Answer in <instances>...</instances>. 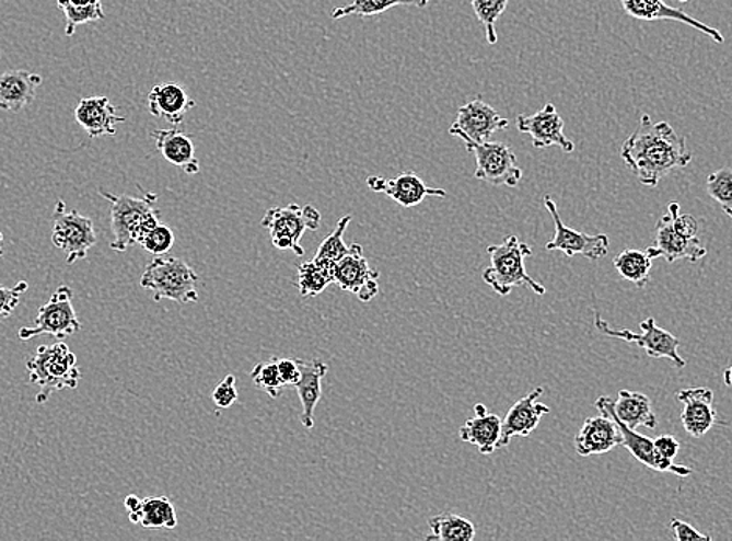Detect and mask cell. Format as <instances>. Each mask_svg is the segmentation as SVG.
I'll list each match as a JSON object with an SVG mask.
<instances>
[{
	"label": "cell",
	"instance_id": "cell-1",
	"mask_svg": "<svg viewBox=\"0 0 732 541\" xmlns=\"http://www.w3.org/2000/svg\"><path fill=\"white\" fill-rule=\"evenodd\" d=\"M620 157L639 182L650 187L658 186L672 171L692 163L686 138L669 123L654 124L649 114H642L635 134L621 146Z\"/></svg>",
	"mask_w": 732,
	"mask_h": 541
},
{
	"label": "cell",
	"instance_id": "cell-2",
	"mask_svg": "<svg viewBox=\"0 0 732 541\" xmlns=\"http://www.w3.org/2000/svg\"><path fill=\"white\" fill-rule=\"evenodd\" d=\"M101 195L112 204L113 241L109 246L114 252L124 253L132 245H141L143 239L161 223V211L154 206L158 202L156 194L146 193L143 197H130L101 189Z\"/></svg>",
	"mask_w": 732,
	"mask_h": 541
},
{
	"label": "cell",
	"instance_id": "cell-3",
	"mask_svg": "<svg viewBox=\"0 0 732 541\" xmlns=\"http://www.w3.org/2000/svg\"><path fill=\"white\" fill-rule=\"evenodd\" d=\"M27 371L28 382L39 388L35 399L38 404H46L54 393L65 389L75 390L82 379L75 353L65 341L38 347L27 360Z\"/></svg>",
	"mask_w": 732,
	"mask_h": 541
},
{
	"label": "cell",
	"instance_id": "cell-4",
	"mask_svg": "<svg viewBox=\"0 0 732 541\" xmlns=\"http://www.w3.org/2000/svg\"><path fill=\"white\" fill-rule=\"evenodd\" d=\"M491 266L484 272V281L499 296H510L514 287L525 286L536 296H544L546 287L539 285L525 270V260L532 256V249L519 241L518 235H509L502 244L488 246Z\"/></svg>",
	"mask_w": 732,
	"mask_h": 541
},
{
	"label": "cell",
	"instance_id": "cell-5",
	"mask_svg": "<svg viewBox=\"0 0 732 541\" xmlns=\"http://www.w3.org/2000/svg\"><path fill=\"white\" fill-rule=\"evenodd\" d=\"M200 278L178 257L154 256L141 276V287L153 293L154 301L172 300L179 304L197 303Z\"/></svg>",
	"mask_w": 732,
	"mask_h": 541
},
{
	"label": "cell",
	"instance_id": "cell-6",
	"mask_svg": "<svg viewBox=\"0 0 732 541\" xmlns=\"http://www.w3.org/2000/svg\"><path fill=\"white\" fill-rule=\"evenodd\" d=\"M260 226L270 233L275 249L303 256L301 238L307 230H318L322 226V212L312 205L275 206L265 212Z\"/></svg>",
	"mask_w": 732,
	"mask_h": 541
},
{
	"label": "cell",
	"instance_id": "cell-7",
	"mask_svg": "<svg viewBox=\"0 0 732 541\" xmlns=\"http://www.w3.org/2000/svg\"><path fill=\"white\" fill-rule=\"evenodd\" d=\"M71 287H58L50 300L39 308L36 325L21 327L18 334L21 341L27 342L38 336H51L57 341H65L72 334L79 333L82 323L73 309Z\"/></svg>",
	"mask_w": 732,
	"mask_h": 541
},
{
	"label": "cell",
	"instance_id": "cell-8",
	"mask_svg": "<svg viewBox=\"0 0 732 541\" xmlns=\"http://www.w3.org/2000/svg\"><path fill=\"white\" fill-rule=\"evenodd\" d=\"M51 242L65 253L66 263L72 266L88 256V252L97 242V234L90 217L80 215L77 209L68 211L65 202L58 200L54 212Z\"/></svg>",
	"mask_w": 732,
	"mask_h": 541
},
{
	"label": "cell",
	"instance_id": "cell-9",
	"mask_svg": "<svg viewBox=\"0 0 732 541\" xmlns=\"http://www.w3.org/2000/svg\"><path fill=\"white\" fill-rule=\"evenodd\" d=\"M594 326L605 336L621 338L628 344L638 345L647 356L654 359H671L675 367H686V360L679 355V338L673 336L669 331L662 330L657 325L653 316L643 320L641 323V333H631L625 327H611L608 322L602 319V315L595 314Z\"/></svg>",
	"mask_w": 732,
	"mask_h": 541
},
{
	"label": "cell",
	"instance_id": "cell-10",
	"mask_svg": "<svg viewBox=\"0 0 732 541\" xmlns=\"http://www.w3.org/2000/svg\"><path fill=\"white\" fill-rule=\"evenodd\" d=\"M466 149L476 158V176L492 186H518L522 180L516 153L502 142L465 143Z\"/></svg>",
	"mask_w": 732,
	"mask_h": 541
},
{
	"label": "cell",
	"instance_id": "cell-11",
	"mask_svg": "<svg viewBox=\"0 0 732 541\" xmlns=\"http://www.w3.org/2000/svg\"><path fill=\"white\" fill-rule=\"evenodd\" d=\"M676 202L669 205L667 215L658 220L657 233H654V244L646 250L651 260L654 257H664L667 263H675L678 260H687L690 263H698L706 255L708 250L701 245L698 238H686L679 233L675 227Z\"/></svg>",
	"mask_w": 732,
	"mask_h": 541
},
{
	"label": "cell",
	"instance_id": "cell-12",
	"mask_svg": "<svg viewBox=\"0 0 732 541\" xmlns=\"http://www.w3.org/2000/svg\"><path fill=\"white\" fill-rule=\"evenodd\" d=\"M509 119L500 116L491 105L481 97L466 102L460 106L457 119L449 128V134L458 136L465 143H484L498 131L509 128Z\"/></svg>",
	"mask_w": 732,
	"mask_h": 541
},
{
	"label": "cell",
	"instance_id": "cell-13",
	"mask_svg": "<svg viewBox=\"0 0 732 541\" xmlns=\"http://www.w3.org/2000/svg\"><path fill=\"white\" fill-rule=\"evenodd\" d=\"M595 407L601 414L609 415L611 418L616 422L617 428H619L621 434V444L620 447L627 448L631 452L632 458L639 460L643 465L649 467L651 470L661 471V473H673L679 477L692 476L690 469L687 467L678 465V463L673 462V460L661 458L654 450L653 439L650 437L642 436L638 430L630 429L628 426H625L619 418L614 414V401L609 396H601L595 401Z\"/></svg>",
	"mask_w": 732,
	"mask_h": 541
},
{
	"label": "cell",
	"instance_id": "cell-14",
	"mask_svg": "<svg viewBox=\"0 0 732 541\" xmlns=\"http://www.w3.org/2000/svg\"><path fill=\"white\" fill-rule=\"evenodd\" d=\"M544 205H546L547 211L550 212L555 223V235L547 242L546 250H549V252L558 250L568 257L583 256L592 261L606 256L609 250L608 235L580 233L573 228L566 227L560 212H558L557 204L551 200L550 195L544 197Z\"/></svg>",
	"mask_w": 732,
	"mask_h": 541
},
{
	"label": "cell",
	"instance_id": "cell-15",
	"mask_svg": "<svg viewBox=\"0 0 732 541\" xmlns=\"http://www.w3.org/2000/svg\"><path fill=\"white\" fill-rule=\"evenodd\" d=\"M379 276L381 274L370 267L360 244L349 246V252L334 264V283L363 303H370L377 296Z\"/></svg>",
	"mask_w": 732,
	"mask_h": 541
},
{
	"label": "cell",
	"instance_id": "cell-16",
	"mask_svg": "<svg viewBox=\"0 0 732 541\" xmlns=\"http://www.w3.org/2000/svg\"><path fill=\"white\" fill-rule=\"evenodd\" d=\"M518 131L528 135L535 149H547V147L558 146L565 153H572L576 146L565 135V120L551 103L544 105L538 113L521 114L516 119Z\"/></svg>",
	"mask_w": 732,
	"mask_h": 541
},
{
	"label": "cell",
	"instance_id": "cell-17",
	"mask_svg": "<svg viewBox=\"0 0 732 541\" xmlns=\"http://www.w3.org/2000/svg\"><path fill=\"white\" fill-rule=\"evenodd\" d=\"M368 187L374 193H382L395 200L403 208H414L428 197L446 198L448 193L440 187H430L421 176L414 172H404L395 179L371 175L367 179Z\"/></svg>",
	"mask_w": 732,
	"mask_h": 541
},
{
	"label": "cell",
	"instance_id": "cell-18",
	"mask_svg": "<svg viewBox=\"0 0 732 541\" xmlns=\"http://www.w3.org/2000/svg\"><path fill=\"white\" fill-rule=\"evenodd\" d=\"M543 393V388H536L511 406L509 414L502 419L499 448L509 447L513 437H528L538 428L541 418L550 414V407L538 401Z\"/></svg>",
	"mask_w": 732,
	"mask_h": 541
},
{
	"label": "cell",
	"instance_id": "cell-19",
	"mask_svg": "<svg viewBox=\"0 0 732 541\" xmlns=\"http://www.w3.org/2000/svg\"><path fill=\"white\" fill-rule=\"evenodd\" d=\"M676 400L683 404L682 423L684 430L694 439L706 436L716 425L717 415L713 406V392L706 388L679 390Z\"/></svg>",
	"mask_w": 732,
	"mask_h": 541
},
{
	"label": "cell",
	"instance_id": "cell-20",
	"mask_svg": "<svg viewBox=\"0 0 732 541\" xmlns=\"http://www.w3.org/2000/svg\"><path fill=\"white\" fill-rule=\"evenodd\" d=\"M620 3L625 13H627L628 16L635 18V20L683 22V24L694 27L695 31L705 33V35H708L713 42L719 44L724 43L722 33L717 31V28L702 24V22L695 20V18H692L690 14H687L686 11H683L682 9H673V7H669L664 0H620Z\"/></svg>",
	"mask_w": 732,
	"mask_h": 541
},
{
	"label": "cell",
	"instance_id": "cell-21",
	"mask_svg": "<svg viewBox=\"0 0 732 541\" xmlns=\"http://www.w3.org/2000/svg\"><path fill=\"white\" fill-rule=\"evenodd\" d=\"M621 444V434L609 415L601 414L583 423L576 437V450L581 458L606 454Z\"/></svg>",
	"mask_w": 732,
	"mask_h": 541
},
{
	"label": "cell",
	"instance_id": "cell-22",
	"mask_svg": "<svg viewBox=\"0 0 732 541\" xmlns=\"http://www.w3.org/2000/svg\"><path fill=\"white\" fill-rule=\"evenodd\" d=\"M75 120L91 138L116 135L117 125L125 123V117L117 114L116 106L105 95H94L80 101L75 108Z\"/></svg>",
	"mask_w": 732,
	"mask_h": 541
},
{
	"label": "cell",
	"instance_id": "cell-23",
	"mask_svg": "<svg viewBox=\"0 0 732 541\" xmlns=\"http://www.w3.org/2000/svg\"><path fill=\"white\" fill-rule=\"evenodd\" d=\"M147 105L152 116L176 127L184 123V117L194 108L195 101L178 83H161L149 92Z\"/></svg>",
	"mask_w": 732,
	"mask_h": 541
},
{
	"label": "cell",
	"instance_id": "cell-24",
	"mask_svg": "<svg viewBox=\"0 0 732 541\" xmlns=\"http://www.w3.org/2000/svg\"><path fill=\"white\" fill-rule=\"evenodd\" d=\"M43 77L38 73L14 69L0 76V110L20 113L27 108L42 87Z\"/></svg>",
	"mask_w": 732,
	"mask_h": 541
},
{
	"label": "cell",
	"instance_id": "cell-25",
	"mask_svg": "<svg viewBox=\"0 0 732 541\" xmlns=\"http://www.w3.org/2000/svg\"><path fill=\"white\" fill-rule=\"evenodd\" d=\"M474 412H476V415L466 419L465 425L460 428V439L477 447L481 454H492V452L499 450L502 419L499 415L489 414L487 407L481 403L474 406Z\"/></svg>",
	"mask_w": 732,
	"mask_h": 541
},
{
	"label": "cell",
	"instance_id": "cell-26",
	"mask_svg": "<svg viewBox=\"0 0 732 541\" xmlns=\"http://www.w3.org/2000/svg\"><path fill=\"white\" fill-rule=\"evenodd\" d=\"M152 136L158 152L163 154L169 163L182 169L189 175L200 172V161L195 157V146L190 136L176 130V128L154 130Z\"/></svg>",
	"mask_w": 732,
	"mask_h": 541
},
{
	"label": "cell",
	"instance_id": "cell-27",
	"mask_svg": "<svg viewBox=\"0 0 732 541\" xmlns=\"http://www.w3.org/2000/svg\"><path fill=\"white\" fill-rule=\"evenodd\" d=\"M300 368L301 379L298 381L295 389L298 396H300L301 406H303L301 425L305 429L311 430L315 425L314 412L316 404L322 400V381L326 377L329 367L323 360L315 359L311 360V362L300 360Z\"/></svg>",
	"mask_w": 732,
	"mask_h": 541
},
{
	"label": "cell",
	"instance_id": "cell-28",
	"mask_svg": "<svg viewBox=\"0 0 732 541\" xmlns=\"http://www.w3.org/2000/svg\"><path fill=\"white\" fill-rule=\"evenodd\" d=\"M614 414L630 429H657L658 418L651 408L649 396L642 393L620 390L617 401H614Z\"/></svg>",
	"mask_w": 732,
	"mask_h": 541
},
{
	"label": "cell",
	"instance_id": "cell-29",
	"mask_svg": "<svg viewBox=\"0 0 732 541\" xmlns=\"http://www.w3.org/2000/svg\"><path fill=\"white\" fill-rule=\"evenodd\" d=\"M135 525L146 529H175L178 526L175 506L167 496H150L142 499L141 509L135 518Z\"/></svg>",
	"mask_w": 732,
	"mask_h": 541
},
{
	"label": "cell",
	"instance_id": "cell-30",
	"mask_svg": "<svg viewBox=\"0 0 732 541\" xmlns=\"http://www.w3.org/2000/svg\"><path fill=\"white\" fill-rule=\"evenodd\" d=\"M430 536L426 540L473 541L476 526L468 518L457 514H441L429 520Z\"/></svg>",
	"mask_w": 732,
	"mask_h": 541
},
{
	"label": "cell",
	"instance_id": "cell-31",
	"mask_svg": "<svg viewBox=\"0 0 732 541\" xmlns=\"http://www.w3.org/2000/svg\"><path fill=\"white\" fill-rule=\"evenodd\" d=\"M334 283V264L322 261H307L298 266V290L304 298L316 297L325 292Z\"/></svg>",
	"mask_w": 732,
	"mask_h": 541
},
{
	"label": "cell",
	"instance_id": "cell-32",
	"mask_svg": "<svg viewBox=\"0 0 732 541\" xmlns=\"http://www.w3.org/2000/svg\"><path fill=\"white\" fill-rule=\"evenodd\" d=\"M651 257L641 250H624L614 257V267L621 278L632 283L638 289H643L650 281Z\"/></svg>",
	"mask_w": 732,
	"mask_h": 541
},
{
	"label": "cell",
	"instance_id": "cell-33",
	"mask_svg": "<svg viewBox=\"0 0 732 541\" xmlns=\"http://www.w3.org/2000/svg\"><path fill=\"white\" fill-rule=\"evenodd\" d=\"M430 0H352L348 5L338 7L333 11V20H344L349 16L371 18L397 5H411L425 9Z\"/></svg>",
	"mask_w": 732,
	"mask_h": 541
},
{
	"label": "cell",
	"instance_id": "cell-34",
	"mask_svg": "<svg viewBox=\"0 0 732 541\" xmlns=\"http://www.w3.org/2000/svg\"><path fill=\"white\" fill-rule=\"evenodd\" d=\"M351 223V216L341 217L337 222L336 230L333 231L325 241L319 244L315 253V261L322 263L336 264L349 252V246L345 244L344 235L346 228Z\"/></svg>",
	"mask_w": 732,
	"mask_h": 541
},
{
	"label": "cell",
	"instance_id": "cell-35",
	"mask_svg": "<svg viewBox=\"0 0 732 541\" xmlns=\"http://www.w3.org/2000/svg\"><path fill=\"white\" fill-rule=\"evenodd\" d=\"M473 3L474 13L481 22L487 35L488 44L498 43V32H496V24L499 18L502 16L503 11L509 5V0H470Z\"/></svg>",
	"mask_w": 732,
	"mask_h": 541
},
{
	"label": "cell",
	"instance_id": "cell-36",
	"mask_svg": "<svg viewBox=\"0 0 732 541\" xmlns=\"http://www.w3.org/2000/svg\"><path fill=\"white\" fill-rule=\"evenodd\" d=\"M249 378L253 379L257 388L263 389L271 399H279L284 392L286 384L282 382L281 375H279L276 358L257 364L249 373Z\"/></svg>",
	"mask_w": 732,
	"mask_h": 541
},
{
	"label": "cell",
	"instance_id": "cell-37",
	"mask_svg": "<svg viewBox=\"0 0 732 541\" xmlns=\"http://www.w3.org/2000/svg\"><path fill=\"white\" fill-rule=\"evenodd\" d=\"M706 191L732 219V171L723 168L706 180Z\"/></svg>",
	"mask_w": 732,
	"mask_h": 541
},
{
	"label": "cell",
	"instance_id": "cell-38",
	"mask_svg": "<svg viewBox=\"0 0 732 541\" xmlns=\"http://www.w3.org/2000/svg\"><path fill=\"white\" fill-rule=\"evenodd\" d=\"M66 18V35L72 36L79 25L88 24V22H95L105 20V11H103L102 0L86 7H62L60 9Z\"/></svg>",
	"mask_w": 732,
	"mask_h": 541
},
{
	"label": "cell",
	"instance_id": "cell-39",
	"mask_svg": "<svg viewBox=\"0 0 732 541\" xmlns=\"http://www.w3.org/2000/svg\"><path fill=\"white\" fill-rule=\"evenodd\" d=\"M173 244H175V234H173L171 227L160 223L152 233L143 239L141 245L150 255L164 256L171 252Z\"/></svg>",
	"mask_w": 732,
	"mask_h": 541
},
{
	"label": "cell",
	"instance_id": "cell-40",
	"mask_svg": "<svg viewBox=\"0 0 732 541\" xmlns=\"http://www.w3.org/2000/svg\"><path fill=\"white\" fill-rule=\"evenodd\" d=\"M28 289V283L20 281L14 287L0 286V322L9 319L20 304L21 296Z\"/></svg>",
	"mask_w": 732,
	"mask_h": 541
},
{
	"label": "cell",
	"instance_id": "cell-41",
	"mask_svg": "<svg viewBox=\"0 0 732 541\" xmlns=\"http://www.w3.org/2000/svg\"><path fill=\"white\" fill-rule=\"evenodd\" d=\"M239 400L234 375H228L212 392V401L217 407L230 408Z\"/></svg>",
	"mask_w": 732,
	"mask_h": 541
},
{
	"label": "cell",
	"instance_id": "cell-42",
	"mask_svg": "<svg viewBox=\"0 0 732 541\" xmlns=\"http://www.w3.org/2000/svg\"><path fill=\"white\" fill-rule=\"evenodd\" d=\"M276 362H278L279 375H281V379L282 382H284L286 388H295L298 381L301 379L300 360L276 358Z\"/></svg>",
	"mask_w": 732,
	"mask_h": 541
},
{
	"label": "cell",
	"instance_id": "cell-43",
	"mask_svg": "<svg viewBox=\"0 0 732 541\" xmlns=\"http://www.w3.org/2000/svg\"><path fill=\"white\" fill-rule=\"evenodd\" d=\"M671 529L673 533H675V539L678 541L711 540V537L706 536V533L698 532L694 526L689 525V522L678 520V518H673L671 522Z\"/></svg>",
	"mask_w": 732,
	"mask_h": 541
},
{
	"label": "cell",
	"instance_id": "cell-44",
	"mask_svg": "<svg viewBox=\"0 0 732 541\" xmlns=\"http://www.w3.org/2000/svg\"><path fill=\"white\" fill-rule=\"evenodd\" d=\"M654 445V450H657L658 454L661 456V458L673 460L678 456L679 448H682V445H679V441L675 439L673 436H661L658 437V439L653 440Z\"/></svg>",
	"mask_w": 732,
	"mask_h": 541
},
{
	"label": "cell",
	"instance_id": "cell-45",
	"mask_svg": "<svg viewBox=\"0 0 732 541\" xmlns=\"http://www.w3.org/2000/svg\"><path fill=\"white\" fill-rule=\"evenodd\" d=\"M142 499L138 498L136 495H128L124 499L125 509H127L128 515H130V521H135L136 515H138L139 509H141Z\"/></svg>",
	"mask_w": 732,
	"mask_h": 541
},
{
	"label": "cell",
	"instance_id": "cell-46",
	"mask_svg": "<svg viewBox=\"0 0 732 541\" xmlns=\"http://www.w3.org/2000/svg\"><path fill=\"white\" fill-rule=\"evenodd\" d=\"M98 2V0H57L58 9L62 7H86L92 5V3Z\"/></svg>",
	"mask_w": 732,
	"mask_h": 541
},
{
	"label": "cell",
	"instance_id": "cell-47",
	"mask_svg": "<svg viewBox=\"0 0 732 541\" xmlns=\"http://www.w3.org/2000/svg\"><path fill=\"white\" fill-rule=\"evenodd\" d=\"M723 379H724V384H727L728 388L732 390V366L728 367L727 370H724Z\"/></svg>",
	"mask_w": 732,
	"mask_h": 541
},
{
	"label": "cell",
	"instance_id": "cell-48",
	"mask_svg": "<svg viewBox=\"0 0 732 541\" xmlns=\"http://www.w3.org/2000/svg\"><path fill=\"white\" fill-rule=\"evenodd\" d=\"M2 244H3V234L0 233V257H2V256H3V253H5V252H3V246H2Z\"/></svg>",
	"mask_w": 732,
	"mask_h": 541
},
{
	"label": "cell",
	"instance_id": "cell-49",
	"mask_svg": "<svg viewBox=\"0 0 732 541\" xmlns=\"http://www.w3.org/2000/svg\"><path fill=\"white\" fill-rule=\"evenodd\" d=\"M679 3H686L689 2V0H678Z\"/></svg>",
	"mask_w": 732,
	"mask_h": 541
},
{
	"label": "cell",
	"instance_id": "cell-50",
	"mask_svg": "<svg viewBox=\"0 0 732 541\" xmlns=\"http://www.w3.org/2000/svg\"><path fill=\"white\" fill-rule=\"evenodd\" d=\"M0 58H2V54H0Z\"/></svg>",
	"mask_w": 732,
	"mask_h": 541
}]
</instances>
